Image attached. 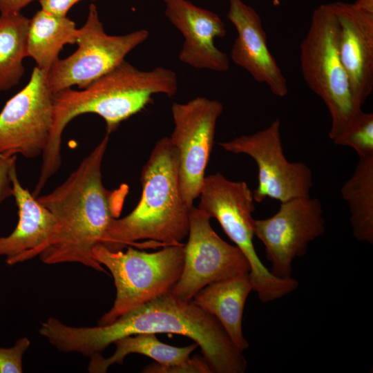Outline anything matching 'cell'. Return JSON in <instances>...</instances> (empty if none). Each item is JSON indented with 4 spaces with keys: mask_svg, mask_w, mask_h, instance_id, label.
Segmentation results:
<instances>
[{
    "mask_svg": "<svg viewBox=\"0 0 373 373\" xmlns=\"http://www.w3.org/2000/svg\"><path fill=\"white\" fill-rule=\"evenodd\" d=\"M109 141L106 134L67 179L50 193L37 197L57 220L49 247L40 255L48 265L77 262L107 273L92 256L114 218L122 212L128 187L108 190L103 184L102 162Z\"/></svg>",
    "mask_w": 373,
    "mask_h": 373,
    "instance_id": "1",
    "label": "cell"
},
{
    "mask_svg": "<svg viewBox=\"0 0 373 373\" xmlns=\"http://www.w3.org/2000/svg\"><path fill=\"white\" fill-rule=\"evenodd\" d=\"M169 333L190 338L200 347L212 373H243L247 363L227 332L212 315L192 300L177 298L171 292L118 317L113 323L96 327L66 325L62 343L68 352L91 356L125 336Z\"/></svg>",
    "mask_w": 373,
    "mask_h": 373,
    "instance_id": "2",
    "label": "cell"
},
{
    "mask_svg": "<svg viewBox=\"0 0 373 373\" xmlns=\"http://www.w3.org/2000/svg\"><path fill=\"white\" fill-rule=\"evenodd\" d=\"M178 88V77L171 69L157 67L141 70L124 59L82 90L70 88L53 94L52 128L41 155L37 187L43 189L59 169L62 133L73 118L84 113L97 114L104 119L109 135L122 122L144 108L153 95L173 97Z\"/></svg>",
    "mask_w": 373,
    "mask_h": 373,
    "instance_id": "3",
    "label": "cell"
},
{
    "mask_svg": "<svg viewBox=\"0 0 373 373\" xmlns=\"http://www.w3.org/2000/svg\"><path fill=\"white\" fill-rule=\"evenodd\" d=\"M142 195L134 209L114 218L102 239L108 249L133 247L140 240L165 247L181 243L188 236L189 208L180 188L179 155L169 137L158 140L141 172Z\"/></svg>",
    "mask_w": 373,
    "mask_h": 373,
    "instance_id": "4",
    "label": "cell"
},
{
    "mask_svg": "<svg viewBox=\"0 0 373 373\" xmlns=\"http://www.w3.org/2000/svg\"><path fill=\"white\" fill-rule=\"evenodd\" d=\"M300 62L307 86L329 113V137L334 141L362 109L352 93L338 51V25L329 4L314 10L307 33L300 46Z\"/></svg>",
    "mask_w": 373,
    "mask_h": 373,
    "instance_id": "5",
    "label": "cell"
},
{
    "mask_svg": "<svg viewBox=\"0 0 373 373\" xmlns=\"http://www.w3.org/2000/svg\"><path fill=\"white\" fill-rule=\"evenodd\" d=\"M199 209L216 218L250 265L254 290L262 303L279 299L298 287L291 277L278 278L262 262L254 245L255 210L252 191L244 181H232L222 173L205 176L199 195Z\"/></svg>",
    "mask_w": 373,
    "mask_h": 373,
    "instance_id": "6",
    "label": "cell"
},
{
    "mask_svg": "<svg viewBox=\"0 0 373 373\" xmlns=\"http://www.w3.org/2000/svg\"><path fill=\"white\" fill-rule=\"evenodd\" d=\"M182 243L168 245L148 253L128 246L126 251H113L99 244L92 256L111 273L116 297L111 309L99 320L97 325L113 323L118 317L171 292L179 280L184 263Z\"/></svg>",
    "mask_w": 373,
    "mask_h": 373,
    "instance_id": "7",
    "label": "cell"
},
{
    "mask_svg": "<svg viewBox=\"0 0 373 373\" xmlns=\"http://www.w3.org/2000/svg\"><path fill=\"white\" fill-rule=\"evenodd\" d=\"M149 37V32L144 29L123 35H108L96 6L90 4L85 23L77 30V49L51 66L46 74L47 86L53 94L75 85L85 88L120 64Z\"/></svg>",
    "mask_w": 373,
    "mask_h": 373,
    "instance_id": "8",
    "label": "cell"
},
{
    "mask_svg": "<svg viewBox=\"0 0 373 373\" xmlns=\"http://www.w3.org/2000/svg\"><path fill=\"white\" fill-rule=\"evenodd\" d=\"M280 122L274 120L255 133L219 143L225 151L250 156L258 166V185L252 191L254 201L269 198L285 202L309 195L313 185L311 169L304 163L285 157L280 135Z\"/></svg>",
    "mask_w": 373,
    "mask_h": 373,
    "instance_id": "9",
    "label": "cell"
},
{
    "mask_svg": "<svg viewBox=\"0 0 373 373\" xmlns=\"http://www.w3.org/2000/svg\"><path fill=\"white\" fill-rule=\"evenodd\" d=\"M210 220L198 207L191 209L184 267L171 291L180 300L191 301L205 286L250 271L241 250L222 240L212 229Z\"/></svg>",
    "mask_w": 373,
    "mask_h": 373,
    "instance_id": "10",
    "label": "cell"
},
{
    "mask_svg": "<svg viewBox=\"0 0 373 373\" xmlns=\"http://www.w3.org/2000/svg\"><path fill=\"white\" fill-rule=\"evenodd\" d=\"M223 108L220 102L205 97L171 106L174 128L169 139L178 153L180 188L189 208L199 197Z\"/></svg>",
    "mask_w": 373,
    "mask_h": 373,
    "instance_id": "11",
    "label": "cell"
},
{
    "mask_svg": "<svg viewBox=\"0 0 373 373\" xmlns=\"http://www.w3.org/2000/svg\"><path fill=\"white\" fill-rule=\"evenodd\" d=\"M47 71L35 67L28 83L0 113V157L42 155L53 124V93L46 84Z\"/></svg>",
    "mask_w": 373,
    "mask_h": 373,
    "instance_id": "12",
    "label": "cell"
},
{
    "mask_svg": "<svg viewBox=\"0 0 373 373\" xmlns=\"http://www.w3.org/2000/svg\"><path fill=\"white\" fill-rule=\"evenodd\" d=\"M323 214L321 202L307 195L282 202L274 215L254 220V235L264 245L274 276L291 277L294 260L325 233Z\"/></svg>",
    "mask_w": 373,
    "mask_h": 373,
    "instance_id": "13",
    "label": "cell"
},
{
    "mask_svg": "<svg viewBox=\"0 0 373 373\" xmlns=\"http://www.w3.org/2000/svg\"><path fill=\"white\" fill-rule=\"evenodd\" d=\"M164 14L182 33L184 41L179 59L194 68L226 72L229 68L228 55L215 45L227 29L215 12L196 6L188 0H164Z\"/></svg>",
    "mask_w": 373,
    "mask_h": 373,
    "instance_id": "14",
    "label": "cell"
},
{
    "mask_svg": "<svg viewBox=\"0 0 373 373\" xmlns=\"http://www.w3.org/2000/svg\"><path fill=\"white\" fill-rule=\"evenodd\" d=\"M338 25V51L352 95L361 106L373 90V11L329 3Z\"/></svg>",
    "mask_w": 373,
    "mask_h": 373,
    "instance_id": "15",
    "label": "cell"
},
{
    "mask_svg": "<svg viewBox=\"0 0 373 373\" xmlns=\"http://www.w3.org/2000/svg\"><path fill=\"white\" fill-rule=\"evenodd\" d=\"M228 1L227 17L237 32L231 50L232 61L256 82L265 84L274 95L285 97L288 93L287 79L268 48L260 15L242 0Z\"/></svg>",
    "mask_w": 373,
    "mask_h": 373,
    "instance_id": "16",
    "label": "cell"
},
{
    "mask_svg": "<svg viewBox=\"0 0 373 373\" xmlns=\"http://www.w3.org/2000/svg\"><path fill=\"white\" fill-rule=\"evenodd\" d=\"M10 178L19 219L10 234L0 237V256L6 258L8 265H14L39 256L50 245L57 224L53 214L23 187L16 165Z\"/></svg>",
    "mask_w": 373,
    "mask_h": 373,
    "instance_id": "17",
    "label": "cell"
},
{
    "mask_svg": "<svg viewBox=\"0 0 373 373\" xmlns=\"http://www.w3.org/2000/svg\"><path fill=\"white\" fill-rule=\"evenodd\" d=\"M252 290L248 272L212 283L200 289L191 300L218 321L241 352L249 347L242 334V323L245 305Z\"/></svg>",
    "mask_w": 373,
    "mask_h": 373,
    "instance_id": "18",
    "label": "cell"
},
{
    "mask_svg": "<svg viewBox=\"0 0 373 373\" xmlns=\"http://www.w3.org/2000/svg\"><path fill=\"white\" fill-rule=\"evenodd\" d=\"M77 30L75 23L66 16H55L41 9L29 21L27 57L48 72L59 59L64 46L76 44Z\"/></svg>",
    "mask_w": 373,
    "mask_h": 373,
    "instance_id": "19",
    "label": "cell"
},
{
    "mask_svg": "<svg viewBox=\"0 0 373 373\" xmlns=\"http://www.w3.org/2000/svg\"><path fill=\"white\" fill-rule=\"evenodd\" d=\"M116 350L108 358L99 353L92 355L88 370L92 373H104L115 363L122 364L130 354H140L150 357L163 366H171L186 362L198 347L196 343L185 347H175L159 341L155 334L144 333L125 336L114 342Z\"/></svg>",
    "mask_w": 373,
    "mask_h": 373,
    "instance_id": "20",
    "label": "cell"
},
{
    "mask_svg": "<svg viewBox=\"0 0 373 373\" xmlns=\"http://www.w3.org/2000/svg\"><path fill=\"white\" fill-rule=\"evenodd\" d=\"M341 194L348 205L354 238L373 243V157L362 158L352 176L345 182Z\"/></svg>",
    "mask_w": 373,
    "mask_h": 373,
    "instance_id": "21",
    "label": "cell"
},
{
    "mask_svg": "<svg viewBox=\"0 0 373 373\" xmlns=\"http://www.w3.org/2000/svg\"><path fill=\"white\" fill-rule=\"evenodd\" d=\"M29 21L21 12L0 15V92L15 86L23 75Z\"/></svg>",
    "mask_w": 373,
    "mask_h": 373,
    "instance_id": "22",
    "label": "cell"
},
{
    "mask_svg": "<svg viewBox=\"0 0 373 373\" xmlns=\"http://www.w3.org/2000/svg\"><path fill=\"white\" fill-rule=\"evenodd\" d=\"M333 142L353 149L359 159L373 157V114L361 111Z\"/></svg>",
    "mask_w": 373,
    "mask_h": 373,
    "instance_id": "23",
    "label": "cell"
},
{
    "mask_svg": "<svg viewBox=\"0 0 373 373\" xmlns=\"http://www.w3.org/2000/svg\"><path fill=\"white\" fill-rule=\"evenodd\" d=\"M30 345V340L23 337L11 347H0V373H21L22 356Z\"/></svg>",
    "mask_w": 373,
    "mask_h": 373,
    "instance_id": "24",
    "label": "cell"
},
{
    "mask_svg": "<svg viewBox=\"0 0 373 373\" xmlns=\"http://www.w3.org/2000/svg\"><path fill=\"white\" fill-rule=\"evenodd\" d=\"M145 373H212L211 367L202 356L195 355L186 362L171 366H163L157 363L146 365Z\"/></svg>",
    "mask_w": 373,
    "mask_h": 373,
    "instance_id": "25",
    "label": "cell"
},
{
    "mask_svg": "<svg viewBox=\"0 0 373 373\" xmlns=\"http://www.w3.org/2000/svg\"><path fill=\"white\" fill-rule=\"evenodd\" d=\"M17 155L0 157V204L12 196L10 178L12 168L16 165Z\"/></svg>",
    "mask_w": 373,
    "mask_h": 373,
    "instance_id": "26",
    "label": "cell"
},
{
    "mask_svg": "<svg viewBox=\"0 0 373 373\" xmlns=\"http://www.w3.org/2000/svg\"><path fill=\"white\" fill-rule=\"evenodd\" d=\"M41 10L58 17H66L71 7L81 0H38Z\"/></svg>",
    "mask_w": 373,
    "mask_h": 373,
    "instance_id": "27",
    "label": "cell"
},
{
    "mask_svg": "<svg viewBox=\"0 0 373 373\" xmlns=\"http://www.w3.org/2000/svg\"><path fill=\"white\" fill-rule=\"evenodd\" d=\"M35 0H0V13L7 15L20 12L28 4Z\"/></svg>",
    "mask_w": 373,
    "mask_h": 373,
    "instance_id": "28",
    "label": "cell"
},
{
    "mask_svg": "<svg viewBox=\"0 0 373 373\" xmlns=\"http://www.w3.org/2000/svg\"><path fill=\"white\" fill-rule=\"evenodd\" d=\"M353 3L358 8L373 11V0H356Z\"/></svg>",
    "mask_w": 373,
    "mask_h": 373,
    "instance_id": "29",
    "label": "cell"
},
{
    "mask_svg": "<svg viewBox=\"0 0 373 373\" xmlns=\"http://www.w3.org/2000/svg\"><path fill=\"white\" fill-rule=\"evenodd\" d=\"M44 322H45V321H44ZM44 323H43V324H44ZM43 324H42V325H43ZM42 325H41V327H42ZM41 330H40L41 334ZM41 335H42V334H41ZM42 336H43V335H42Z\"/></svg>",
    "mask_w": 373,
    "mask_h": 373,
    "instance_id": "30",
    "label": "cell"
}]
</instances>
